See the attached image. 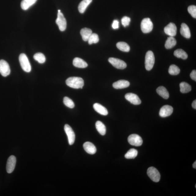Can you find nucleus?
I'll return each mask as SVG.
<instances>
[{"label": "nucleus", "mask_w": 196, "mask_h": 196, "mask_svg": "<svg viewBox=\"0 0 196 196\" xmlns=\"http://www.w3.org/2000/svg\"><path fill=\"white\" fill-rule=\"evenodd\" d=\"M128 141L131 145L136 146H140L143 143L142 139L140 136L136 134L129 135L128 138Z\"/></svg>", "instance_id": "6e6552de"}, {"label": "nucleus", "mask_w": 196, "mask_h": 196, "mask_svg": "<svg viewBox=\"0 0 196 196\" xmlns=\"http://www.w3.org/2000/svg\"><path fill=\"white\" fill-rule=\"evenodd\" d=\"M165 33L170 36H175L177 32V28L174 23H170L164 28Z\"/></svg>", "instance_id": "ddd939ff"}, {"label": "nucleus", "mask_w": 196, "mask_h": 196, "mask_svg": "<svg viewBox=\"0 0 196 196\" xmlns=\"http://www.w3.org/2000/svg\"><path fill=\"white\" fill-rule=\"evenodd\" d=\"M92 34V30L87 28H83L80 31V34L82 36L83 39L85 42L88 41L89 38Z\"/></svg>", "instance_id": "aec40b11"}, {"label": "nucleus", "mask_w": 196, "mask_h": 196, "mask_svg": "<svg viewBox=\"0 0 196 196\" xmlns=\"http://www.w3.org/2000/svg\"><path fill=\"white\" fill-rule=\"evenodd\" d=\"M34 58L35 61H38L40 64L44 63L46 61V58L43 54L41 53H37L35 54Z\"/></svg>", "instance_id": "7c9ffc66"}, {"label": "nucleus", "mask_w": 196, "mask_h": 196, "mask_svg": "<svg viewBox=\"0 0 196 196\" xmlns=\"http://www.w3.org/2000/svg\"><path fill=\"white\" fill-rule=\"evenodd\" d=\"M10 69L9 64L5 60H0V73L3 77H6L10 74Z\"/></svg>", "instance_id": "1a4fd4ad"}, {"label": "nucleus", "mask_w": 196, "mask_h": 196, "mask_svg": "<svg viewBox=\"0 0 196 196\" xmlns=\"http://www.w3.org/2000/svg\"><path fill=\"white\" fill-rule=\"evenodd\" d=\"M174 54L176 57L181 58L183 60L186 59L188 57L187 54L183 50L181 49L176 50L174 51Z\"/></svg>", "instance_id": "bb28decb"}, {"label": "nucleus", "mask_w": 196, "mask_h": 196, "mask_svg": "<svg viewBox=\"0 0 196 196\" xmlns=\"http://www.w3.org/2000/svg\"><path fill=\"white\" fill-rule=\"evenodd\" d=\"M37 0H22L21 7L24 10H27L35 3Z\"/></svg>", "instance_id": "5701e85b"}, {"label": "nucleus", "mask_w": 196, "mask_h": 196, "mask_svg": "<svg viewBox=\"0 0 196 196\" xmlns=\"http://www.w3.org/2000/svg\"><path fill=\"white\" fill-rule=\"evenodd\" d=\"M63 102L65 105L69 108H73L75 107V104L73 101L67 97L64 98Z\"/></svg>", "instance_id": "473e14b6"}, {"label": "nucleus", "mask_w": 196, "mask_h": 196, "mask_svg": "<svg viewBox=\"0 0 196 196\" xmlns=\"http://www.w3.org/2000/svg\"><path fill=\"white\" fill-rule=\"evenodd\" d=\"M191 78L193 80L196 81V71L195 70H194L192 71L190 75Z\"/></svg>", "instance_id": "e433bc0d"}, {"label": "nucleus", "mask_w": 196, "mask_h": 196, "mask_svg": "<svg viewBox=\"0 0 196 196\" xmlns=\"http://www.w3.org/2000/svg\"><path fill=\"white\" fill-rule=\"evenodd\" d=\"M16 158L14 156H11L8 159L6 170L8 173H12L14 170L16 164Z\"/></svg>", "instance_id": "f8f14e48"}, {"label": "nucleus", "mask_w": 196, "mask_h": 196, "mask_svg": "<svg viewBox=\"0 0 196 196\" xmlns=\"http://www.w3.org/2000/svg\"><path fill=\"white\" fill-rule=\"evenodd\" d=\"M83 147L86 152L90 154H94L96 152V147L92 143L87 142L83 145Z\"/></svg>", "instance_id": "2eb2a0df"}, {"label": "nucleus", "mask_w": 196, "mask_h": 196, "mask_svg": "<svg viewBox=\"0 0 196 196\" xmlns=\"http://www.w3.org/2000/svg\"><path fill=\"white\" fill-rule=\"evenodd\" d=\"M180 33L182 35L187 39H189L191 37V33L189 27L185 23H182L180 29Z\"/></svg>", "instance_id": "f3484780"}, {"label": "nucleus", "mask_w": 196, "mask_h": 196, "mask_svg": "<svg viewBox=\"0 0 196 196\" xmlns=\"http://www.w3.org/2000/svg\"><path fill=\"white\" fill-rule=\"evenodd\" d=\"M19 61L22 69L27 72H30L31 67L28 57L24 54H21L19 57Z\"/></svg>", "instance_id": "f03ea898"}, {"label": "nucleus", "mask_w": 196, "mask_h": 196, "mask_svg": "<svg viewBox=\"0 0 196 196\" xmlns=\"http://www.w3.org/2000/svg\"><path fill=\"white\" fill-rule=\"evenodd\" d=\"M192 107H193V108L194 109H196V100H195L193 101V103H192Z\"/></svg>", "instance_id": "4c0bfd02"}, {"label": "nucleus", "mask_w": 196, "mask_h": 196, "mask_svg": "<svg viewBox=\"0 0 196 196\" xmlns=\"http://www.w3.org/2000/svg\"><path fill=\"white\" fill-rule=\"evenodd\" d=\"M68 86L74 89H82L84 85V81L81 77H69L66 81Z\"/></svg>", "instance_id": "f257e3e1"}, {"label": "nucleus", "mask_w": 196, "mask_h": 196, "mask_svg": "<svg viewBox=\"0 0 196 196\" xmlns=\"http://www.w3.org/2000/svg\"><path fill=\"white\" fill-rule=\"evenodd\" d=\"M61 12V10H58V13Z\"/></svg>", "instance_id": "ea45409f"}, {"label": "nucleus", "mask_w": 196, "mask_h": 196, "mask_svg": "<svg viewBox=\"0 0 196 196\" xmlns=\"http://www.w3.org/2000/svg\"><path fill=\"white\" fill-rule=\"evenodd\" d=\"M99 39L98 34L92 33L89 38L88 40L89 44H92L93 43H97L99 42Z\"/></svg>", "instance_id": "2f4dec72"}, {"label": "nucleus", "mask_w": 196, "mask_h": 196, "mask_svg": "<svg viewBox=\"0 0 196 196\" xmlns=\"http://www.w3.org/2000/svg\"><path fill=\"white\" fill-rule=\"evenodd\" d=\"M108 61L113 67L118 69H123L127 67V64L122 60L114 57H110Z\"/></svg>", "instance_id": "423d86ee"}, {"label": "nucleus", "mask_w": 196, "mask_h": 196, "mask_svg": "<svg viewBox=\"0 0 196 196\" xmlns=\"http://www.w3.org/2000/svg\"><path fill=\"white\" fill-rule=\"evenodd\" d=\"M92 0H83L79 4L78 9L79 12L83 13L85 12L88 6L92 2Z\"/></svg>", "instance_id": "412c9836"}, {"label": "nucleus", "mask_w": 196, "mask_h": 196, "mask_svg": "<svg viewBox=\"0 0 196 196\" xmlns=\"http://www.w3.org/2000/svg\"><path fill=\"white\" fill-rule=\"evenodd\" d=\"M56 22L59 27L60 31H63L65 30L67 28V21L63 14L61 12L58 13Z\"/></svg>", "instance_id": "0eeeda50"}, {"label": "nucleus", "mask_w": 196, "mask_h": 196, "mask_svg": "<svg viewBox=\"0 0 196 196\" xmlns=\"http://www.w3.org/2000/svg\"><path fill=\"white\" fill-rule=\"evenodd\" d=\"M147 175L151 180L155 182H158L160 179L161 176L160 172L156 168L151 167L147 170Z\"/></svg>", "instance_id": "39448f33"}, {"label": "nucleus", "mask_w": 196, "mask_h": 196, "mask_svg": "<svg viewBox=\"0 0 196 196\" xmlns=\"http://www.w3.org/2000/svg\"><path fill=\"white\" fill-rule=\"evenodd\" d=\"M96 127L97 131L100 135H105L106 128L102 122L99 121H97L96 123Z\"/></svg>", "instance_id": "393cba45"}, {"label": "nucleus", "mask_w": 196, "mask_h": 196, "mask_svg": "<svg viewBox=\"0 0 196 196\" xmlns=\"http://www.w3.org/2000/svg\"><path fill=\"white\" fill-rule=\"evenodd\" d=\"M138 154V151L135 149H131L126 153L125 157L128 159H134Z\"/></svg>", "instance_id": "c85d7f7f"}, {"label": "nucleus", "mask_w": 196, "mask_h": 196, "mask_svg": "<svg viewBox=\"0 0 196 196\" xmlns=\"http://www.w3.org/2000/svg\"><path fill=\"white\" fill-rule=\"evenodd\" d=\"M188 11L194 18H196V7L194 5L190 6L188 8Z\"/></svg>", "instance_id": "72a5a7b5"}, {"label": "nucleus", "mask_w": 196, "mask_h": 196, "mask_svg": "<svg viewBox=\"0 0 196 196\" xmlns=\"http://www.w3.org/2000/svg\"><path fill=\"white\" fill-rule=\"evenodd\" d=\"M193 167L194 168L196 169V162L195 161L194 163L193 164Z\"/></svg>", "instance_id": "58836bf2"}, {"label": "nucleus", "mask_w": 196, "mask_h": 196, "mask_svg": "<svg viewBox=\"0 0 196 196\" xmlns=\"http://www.w3.org/2000/svg\"><path fill=\"white\" fill-rule=\"evenodd\" d=\"M180 72V69L177 66L174 65L170 66L168 72L171 75H176L179 74Z\"/></svg>", "instance_id": "c756f323"}, {"label": "nucleus", "mask_w": 196, "mask_h": 196, "mask_svg": "<svg viewBox=\"0 0 196 196\" xmlns=\"http://www.w3.org/2000/svg\"><path fill=\"white\" fill-rule=\"evenodd\" d=\"M126 99L135 105H139L141 103V101L137 95L133 93H128L125 95Z\"/></svg>", "instance_id": "9b49d317"}, {"label": "nucleus", "mask_w": 196, "mask_h": 196, "mask_svg": "<svg viewBox=\"0 0 196 196\" xmlns=\"http://www.w3.org/2000/svg\"><path fill=\"white\" fill-rule=\"evenodd\" d=\"M156 91L157 94L164 99H167L169 97L168 91L164 87H159L157 89Z\"/></svg>", "instance_id": "4be33fe9"}, {"label": "nucleus", "mask_w": 196, "mask_h": 196, "mask_svg": "<svg viewBox=\"0 0 196 196\" xmlns=\"http://www.w3.org/2000/svg\"><path fill=\"white\" fill-rule=\"evenodd\" d=\"M64 129L67 135L69 144L71 145H72L75 142V139L74 132L70 126L68 124H65Z\"/></svg>", "instance_id": "9d476101"}, {"label": "nucleus", "mask_w": 196, "mask_h": 196, "mask_svg": "<svg viewBox=\"0 0 196 196\" xmlns=\"http://www.w3.org/2000/svg\"><path fill=\"white\" fill-rule=\"evenodd\" d=\"M113 28L114 29H117L119 28V22L117 20L113 21L112 24Z\"/></svg>", "instance_id": "c9c22d12"}, {"label": "nucleus", "mask_w": 196, "mask_h": 196, "mask_svg": "<svg viewBox=\"0 0 196 196\" xmlns=\"http://www.w3.org/2000/svg\"><path fill=\"white\" fill-rule=\"evenodd\" d=\"M173 111V108L172 106L165 105L161 108L159 114L161 117H167L171 115Z\"/></svg>", "instance_id": "4468645a"}, {"label": "nucleus", "mask_w": 196, "mask_h": 196, "mask_svg": "<svg viewBox=\"0 0 196 196\" xmlns=\"http://www.w3.org/2000/svg\"><path fill=\"white\" fill-rule=\"evenodd\" d=\"M118 49L121 51L128 52L130 50V47L128 44L124 42H119L116 44Z\"/></svg>", "instance_id": "cd10ccee"}, {"label": "nucleus", "mask_w": 196, "mask_h": 196, "mask_svg": "<svg viewBox=\"0 0 196 196\" xmlns=\"http://www.w3.org/2000/svg\"><path fill=\"white\" fill-rule=\"evenodd\" d=\"M73 64L75 67L82 68H86L88 65L84 60L79 57H76L73 59Z\"/></svg>", "instance_id": "a211bd4d"}, {"label": "nucleus", "mask_w": 196, "mask_h": 196, "mask_svg": "<svg viewBox=\"0 0 196 196\" xmlns=\"http://www.w3.org/2000/svg\"><path fill=\"white\" fill-rule=\"evenodd\" d=\"M141 27L142 31L145 34L148 33L152 31L153 24L150 18H146L142 21Z\"/></svg>", "instance_id": "20e7f679"}, {"label": "nucleus", "mask_w": 196, "mask_h": 196, "mask_svg": "<svg viewBox=\"0 0 196 196\" xmlns=\"http://www.w3.org/2000/svg\"><path fill=\"white\" fill-rule=\"evenodd\" d=\"M94 108L95 110L97 112L103 116L107 115L108 112L106 109L98 103H95L94 105Z\"/></svg>", "instance_id": "6ab92c4d"}, {"label": "nucleus", "mask_w": 196, "mask_h": 196, "mask_svg": "<svg viewBox=\"0 0 196 196\" xmlns=\"http://www.w3.org/2000/svg\"><path fill=\"white\" fill-rule=\"evenodd\" d=\"M155 63V57L153 52L149 50L146 54L145 58V67L147 71L153 68Z\"/></svg>", "instance_id": "7ed1b4c3"}, {"label": "nucleus", "mask_w": 196, "mask_h": 196, "mask_svg": "<svg viewBox=\"0 0 196 196\" xmlns=\"http://www.w3.org/2000/svg\"><path fill=\"white\" fill-rule=\"evenodd\" d=\"M131 18L127 17H124L121 19L122 24L124 27L129 26L131 22Z\"/></svg>", "instance_id": "f704fd0d"}, {"label": "nucleus", "mask_w": 196, "mask_h": 196, "mask_svg": "<svg viewBox=\"0 0 196 196\" xmlns=\"http://www.w3.org/2000/svg\"><path fill=\"white\" fill-rule=\"evenodd\" d=\"M179 86L180 92L183 94L189 92L191 90V86L187 83L182 82L180 83Z\"/></svg>", "instance_id": "a878e982"}, {"label": "nucleus", "mask_w": 196, "mask_h": 196, "mask_svg": "<svg viewBox=\"0 0 196 196\" xmlns=\"http://www.w3.org/2000/svg\"><path fill=\"white\" fill-rule=\"evenodd\" d=\"M176 41L174 37L170 36L167 39L165 47L167 49H170L174 47L176 45Z\"/></svg>", "instance_id": "b1692460"}, {"label": "nucleus", "mask_w": 196, "mask_h": 196, "mask_svg": "<svg viewBox=\"0 0 196 196\" xmlns=\"http://www.w3.org/2000/svg\"><path fill=\"white\" fill-rule=\"evenodd\" d=\"M130 84V83L128 81L120 80L114 83L113 84V87L116 89H121L127 88L129 86Z\"/></svg>", "instance_id": "dca6fc26"}]
</instances>
